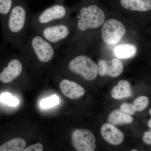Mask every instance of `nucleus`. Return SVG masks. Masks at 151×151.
I'll use <instances>...</instances> for the list:
<instances>
[{
  "label": "nucleus",
  "instance_id": "obj_27",
  "mask_svg": "<svg viewBox=\"0 0 151 151\" xmlns=\"http://www.w3.org/2000/svg\"><path fill=\"white\" fill-rule=\"evenodd\" d=\"M149 112H150V114L151 115V109L150 110V111H149Z\"/></svg>",
  "mask_w": 151,
  "mask_h": 151
},
{
  "label": "nucleus",
  "instance_id": "obj_21",
  "mask_svg": "<svg viewBox=\"0 0 151 151\" xmlns=\"http://www.w3.org/2000/svg\"><path fill=\"white\" fill-rule=\"evenodd\" d=\"M142 140L145 144L147 145H151V130L144 133Z\"/></svg>",
  "mask_w": 151,
  "mask_h": 151
},
{
  "label": "nucleus",
  "instance_id": "obj_14",
  "mask_svg": "<svg viewBox=\"0 0 151 151\" xmlns=\"http://www.w3.org/2000/svg\"><path fill=\"white\" fill-rule=\"evenodd\" d=\"M111 94L113 98L117 100L130 97L132 94V89L129 83L126 80L119 81L118 85L112 89Z\"/></svg>",
  "mask_w": 151,
  "mask_h": 151
},
{
  "label": "nucleus",
  "instance_id": "obj_13",
  "mask_svg": "<svg viewBox=\"0 0 151 151\" xmlns=\"http://www.w3.org/2000/svg\"><path fill=\"white\" fill-rule=\"evenodd\" d=\"M14 0H0V22L2 32V42L4 40L5 36L6 23Z\"/></svg>",
  "mask_w": 151,
  "mask_h": 151
},
{
  "label": "nucleus",
  "instance_id": "obj_25",
  "mask_svg": "<svg viewBox=\"0 0 151 151\" xmlns=\"http://www.w3.org/2000/svg\"><path fill=\"white\" fill-rule=\"evenodd\" d=\"M148 125L149 127L151 129V119L149 120L148 122Z\"/></svg>",
  "mask_w": 151,
  "mask_h": 151
},
{
  "label": "nucleus",
  "instance_id": "obj_26",
  "mask_svg": "<svg viewBox=\"0 0 151 151\" xmlns=\"http://www.w3.org/2000/svg\"><path fill=\"white\" fill-rule=\"evenodd\" d=\"M132 151H137V150H136V149H133L132 150Z\"/></svg>",
  "mask_w": 151,
  "mask_h": 151
},
{
  "label": "nucleus",
  "instance_id": "obj_22",
  "mask_svg": "<svg viewBox=\"0 0 151 151\" xmlns=\"http://www.w3.org/2000/svg\"><path fill=\"white\" fill-rule=\"evenodd\" d=\"M18 103V100L15 97L12 96L8 100L6 104L10 106H15Z\"/></svg>",
  "mask_w": 151,
  "mask_h": 151
},
{
  "label": "nucleus",
  "instance_id": "obj_6",
  "mask_svg": "<svg viewBox=\"0 0 151 151\" xmlns=\"http://www.w3.org/2000/svg\"><path fill=\"white\" fill-rule=\"evenodd\" d=\"M126 32V27L122 22L116 19H109L105 20L102 26L101 37L105 44L116 45L121 41Z\"/></svg>",
  "mask_w": 151,
  "mask_h": 151
},
{
  "label": "nucleus",
  "instance_id": "obj_7",
  "mask_svg": "<svg viewBox=\"0 0 151 151\" xmlns=\"http://www.w3.org/2000/svg\"><path fill=\"white\" fill-rule=\"evenodd\" d=\"M94 135L89 130L79 129L72 134V145L77 151H94L96 149Z\"/></svg>",
  "mask_w": 151,
  "mask_h": 151
},
{
  "label": "nucleus",
  "instance_id": "obj_5",
  "mask_svg": "<svg viewBox=\"0 0 151 151\" xmlns=\"http://www.w3.org/2000/svg\"><path fill=\"white\" fill-rule=\"evenodd\" d=\"M68 68L71 73L80 76L89 81L94 80L98 73L97 64L91 58L84 55H77L70 60Z\"/></svg>",
  "mask_w": 151,
  "mask_h": 151
},
{
  "label": "nucleus",
  "instance_id": "obj_23",
  "mask_svg": "<svg viewBox=\"0 0 151 151\" xmlns=\"http://www.w3.org/2000/svg\"><path fill=\"white\" fill-rule=\"evenodd\" d=\"M12 96V94L8 92L3 93L0 96V101L3 103H6L8 100Z\"/></svg>",
  "mask_w": 151,
  "mask_h": 151
},
{
  "label": "nucleus",
  "instance_id": "obj_8",
  "mask_svg": "<svg viewBox=\"0 0 151 151\" xmlns=\"http://www.w3.org/2000/svg\"><path fill=\"white\" fill-rule=\"evenodd\" d=\"M23 70V65L20 60L12 58L0 72V81L4 84L11 83L20 76Z\"/></svg>",
  "mask_w": 151,
  "mask_h": 151
},
{
  "label": "nucleus",
  "instance_id": "obj_15",
  "mask_svg": "<svg viewBox=\"0 0 151 151\" xmlns=\"http://www.w3.org/2000/svg\"><path fill=\"white\" fill-rule=\"evenodd\" d=\"M133 121L131 115L124 113L121 110H116L111 112L108 116L109 124L113 125L130 124Z\"/></svg>",
  "mask_w": 151,
  "mask_h": 151
},
{
  "label": "nucleus",
  "instance_id": "obj_9",
  "mask_svg": "<svg viewBox=\"0 0 151 151\" xmlns=\"http://www.w3.org/2000/svg\"><path fill=\"white\" fill-rule=\"evenodd\" d=\"M98 73L101 76H108L116 77L122 74L124 70V64L119 58H115L110 61L99 60L98 62Z\"/></svg>",
  "mask_w": 151,
  "mask_h": 151
},
{
  "label": "nucleus",
  "instance_id": "obj_2",
  "mask_svg": "<svg viewBox=\"0 0 151 151\" xmlns=\"http://www.w3.org/2000/svg\"><path fill=\"white\" fill-rule=\"evenodd\" d=\"M32 13L27 0H14L6 23L5 36L0 49L6 50L8 44L19 49L27 40Z\"/></svg>",
  "mask_w": 151,
  "mask_h": 151
},
{
  "label": "nucleus",
  "instance_id": "obj_17",
  "mask_svg": "<svg viewBox=\"0 0 151 151\" xmlns=\"http://www.w3.org/2000/svg\"><path fill=\"white\" fill-rule=\"evenodd\" d=\"M149 103V100L147 97L141 96L138 97L134 100L133 104L136 111L141 112L147 108Z\"/></svg>",
  "mask_w": 151,
  "mask_h": 151
},
{
  "label": "nucleus",
  "instance_id": "obj_4",
  "mask_svg": "<svg viewBox=\"0 0 151 151\" xmlns=\"http://www.w3.org/2000/svg\"><path fill=\"white\" fill-rule=\"evenodd\" d=\"M75 11L63 4L55 3L37 13H32L31 18L30 30L43 27L53 23L70 18V14Z\"/></svg>",
  "mask_w": 151,
  "mask_h": 151
},
{
  "label": "nucleus",
  "instance_id": "obj_19",
  "mask_svg": "<svg viewBox=\"0 0 151 151\" xmlns=\"http://www.w3.org/2000/svg\"><path fill=\"white\" fill-rule=\"evenodd\" d=\"M120 110H122L124 113L130 115H134L137 112L134 108L133 104H128L126 103H123L121 105Z\"/></svg>",
  "mask_w": 151,
  "mask_h": 151
},
{
  "label": "nucleus",
  "instance_id": "obj_18",
  "mask_svg": "<svg viewBox=\"0 0 151 151\" xmlns=\"http://www.w3.org/2000/svg\"><path fill=\"white\" fill-rule=\"evenodd\" d=\"M59 103V97L56 95H52L51 97L45 98L41 101L40 106L43 108H51Z\"/></svg>",
  "mask_w": 151,
  "mask_h": 151
},
{
  "label": "nucleus",
  "instance_id": "obj_3",
  "mask_svg": "<svg viewBox=\"0 0 151 151\" xmlns=\"http://www.w3.org/2000/svg\"><path fill=\"white\" fill-rule=\"evenodd\" d=\"M75 18H68L34 30L58 50L67 43L74 30Z\"/></svg>",
  "mask_w": 151,
  "mask_h": 151
},
{
  "label": "nucleus",
  "instance_id": "obj_10",
  "mask_svg": "<svg viewBox=\"0 0 151 151\" xmlns=\"http://www.w3.org/2000/svg\"><path fill=\"white\" fill-rule=\"evenodd\" d=\"M60 88L63 94L69 99L75 100L82 97L85 89L74 81L64 79L60 83Z\"/></svg>",
  "mask_w": 151,
  "mask_h": 151
},
{
  "label": "nucleus",
  "instance_id": "obj_1",
  "mask_svg": "<svg viewBox=\"0 0 151 151\" xmlns=\"http://www.w3.org/2000/svg\"><path fill=\"white\" fill-rule=\"evenodd\" d=\"M75 7L74 30L65 48L72 52L86 48L89 31L102 27L105 21V12L95 0H82Z\"/></svg>",
  "mask_w": 151,
  "mask_h": 151
},
{
  "label": "nucleus",
  "instance_id": "obj_24",
  "mask_svg": "<svg viewBox=\"0 0 151 151\" xmlns=\"http://www.w3.org/2000/svg\"><path fill=\"white\" fill-rule=\"evenodd\" d=\"M65 0H55V3L58 4H64Z\"/></svg>",
  "mask_w": 151,
  "mask_h": 151
},
{
  "label": "nucleus",
  "instance_id": "obj_12",
  "mask_svg": "<svg viewBox=\"0 0 151 151\" xmlns=\"http://www.w3.org/2000/svg\"><path fill=\"white\" fill-rule=\"evenodd\" d=\"M137 48L132 44L124 43L117 45L114 49L116 56L120 59L132 58L136 55Z\"/></svg>",
  "mask_w": 151,
  "mask_h": 151
},
{
  "label": "nucleus",
  "instance_id": "obj_16",
  "mask_svg": "<svg viewBox=\"0 0 151 151\" xmlns=\"http://www.w3.org/2000/svg\"><path fill=\"white\" fill-rule=\"evenodd\" d=\"M26 143L22 138L11 139L0 146V151H22L25 149Z\"/></svg>",
  "mask_w": 151,
  "mask_h": 151
},
{
  "label": "nucleus",
  "instance_id": "obj_20",
  "mask_svg": "<svg viewBox=\"0 0 151 151\" xmlns=\"http://www.w3.org/2000/svg\"><path fill=\"white\" fill-rule=\"evenodd\" d=\"M43 150V146L41 143H38L28 147L23 151H42Z\"/></svg>",
  "mask_w": 151,
  "mask_h": 151
},
{
  "label": "nucleus",
  "instance_id": "obj_11",
  "mask_svg": "<svg viewBox=\"0 0 151 151\" xmlns=\"http://www.w3.org/2000/svg\"><path fill=\"white\" fill-rule=\"evenodd\" d=\"M101 134L105 141L113 145H120L124 141L123 133L114 125L110 124H104L102 126Z\"/></svg>",
  "mask_w": 151,
  "mask_h": 151
}]
</instances>
